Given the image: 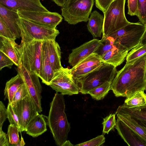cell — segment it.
Listing matches in <instances>:
<instances>
[{
    "label": "cell",
    "instance_id": "37",
    "mask_svg": "<svg viewBox=\"0 0 146 146\" xmlns=\"http://www.w3.org/2000/svg\"><path fill=\"white\" fill-rule=\"evenodd\" d=\"M14 63L12 60L5 54L0 51V70L7 67L11 68Z\"/></svg>",
    "mask_w": 146,
    "mask_h": 146
},
{
    "label": "cell",
    "instance_id": "34",
    "mask_svg": "<svg viewBox=\"0 0 146 146\" xmlns=\"http://www.w3.org/2000/svg\"><path fill=\"white\" fill-rule=\"evenodd\" d=\"M29 94L25 84L21 85L15 94L11 104L14 107L20 100L24 98Z\"/></svg>",
    "mask_w": 146,
    "mask_h": 146
},
{
    "label": "cell",
    "instance_id": "41",
    "mask_svg": "<svg viewBox=\"0 0 146 146\" xmlns=\"http://www.w3.org/2000/svg\"><path fill=\"white\" fill-rule=\"evenodd\" d=\"M7 118V109L2 101H0V129H2L3 124Z\"/></svg>",
    "mask_w": 146,
    "mask_h": 146
},
{
    "label": "cell",
    "instance_id": "10",
    "mask_svg": "<svg viewBox=\"0 0 146 146\" xmlns=\"http://www.w3.org/2000/svg\"><path fill=\"white\" fill-rule=\"evenodd\" d=\"M16 70L23 79L38 112L41 113L42 111L41 104L42 89L38 75L35 73L30 72L22 64L17 67Z\"/></svg>",
    "mask_w": 146,
    "mask_h": 146
},
{
    "label": "cell",
    "instance_id": "40",
    "mask_svg": "<svg viewBox=\"0 0 146 146\" xmlns=\"http://www.w3.org/2000/svg\"><path fill=\"white\" fill-rule=\"evenodd\" d=\"M128 14L132 16L136 15L138 9V0H128Z\"/></svg>",
    "mask_w": 146,
    "mask_h": 146
},
{
    "label": "cell",
    "instance_id": "28",
    "mask_svg": "<svg viewBox=\"0 0 146 146\" xmlns=\"http://www.w3.org/2000/svg\"><path fill=\"white\" fill-rule=\"evenodd\" d=\"M111 82H108L90 91L88 93L92 98L96 100L103 99L111 90Z\"/></svg>",
    "mask_w": 146,
    "mask_h": 146
},
{
    "label": "cell",
    "instance_id": "13",
    "mask_svg": "<svg viewBox=\"0 0 146 146\" xmlns=\"http://www.w3.org/2000/svg\"><path fill=\"white\" fill-rule=\"evenodd\" d=\"M100 40L94 38L72 50L68 56V63L72 67L94 53L98 48Z\"/></svg>",
    "mask_w": 146,
    "mask_h": 146
},
{
    "label": "cell",
    "instance_id": "15",
    "mask_svg": "<svg viewBox=\"0 0 146 146\" xmlns=\"http://www.w3.org/2000/svg\"><path fill=\"white\" fill-rule=\"evenodd\" d=\"M0 19L17 38L21 37V17L17 11L10 10L0 3Z\"/></svg>",
    "mask_w": 146,
    "mask_h": 146
},
{
    "label": "cell",
    "instance_id": "9",
    "mask_svg": "<svg viewBox=\"0 0 146 146\" xmlns=\"http://www.w3.org/2000/svg\"><path fill=\"white\" fill-rule=\"evenodd\" d=\"M56 92L63 95H72L78 94L79 87L73 78L70 69L62 67L54 72L49 86Z\"/></svg>",
    "mask_w": 146,
    "mask_h": 146
},
{
    "label": "cell",
    "instance_id": "23",
    "mask_svg": "<svg viewBox=\"0 0 146 146\" xmlns=\"http://www.w3.org/2000/svg\"><path fill=\"white\" fill-rule=\"evenodd\" d=\"M115 114L117 118L133 131L146 143V133L136 119L128 114L118 113Z\"/></svg>",
    "mask_w": 146,
    "mask_h": 146
},
{
    "label": "cell",
    "instance_id": "8",
    "mask_svg": "<svg viewBox=\"0 0 146 146\" xmlns=\"http://www.w3.org/2000/svg\"><path fill=\"white\" fill-rule=\"evenodd\" d=\"M21 41L27 42L34 40L43 41L55 39L60 32L56 29L41 25L21 18Z\"/></svg>",
    "mask_w": 146,
    "mask_h": 146
},
{
    "label": "cell",
    "instance_id": "45",
    "mask_svg": "<svg viewBox=\"0 0 146 146\" xmlns=\"http://www.w3.org/2000/svg\"><path fill=\"white\" fill-rule=\"evenodd\" d=\"M136 119L139 123L142 126L143 130L146 133V121L138 120L136 119Z\"/></svg>",
    "mask_w": 146,
    "mask_h": 146
},
{
    "label": "cell",
    "instance_id": "30",
    "mask_svg": "<svg viewBox=\"0 0 146 146\" xmlns=\"http://www.w3.org/2000/svg\"><path fill=\"white\" fill-rule=\"evenodd\" d=\"M146 53V45H138L128 52L126 57V62L133 60Z\"/></svg>",
    "mask_w": 146,
    "mask_h": 146
},
{
    "label": "cell",
    "instance_id": "48",
    "mask_svg": "<svg viewBox=\"0 0 146 146\" xmlns=\"http://www.w3.org/2000/svg\"><path fill=\"white\" fill-rule=\"evenodd\" d=\"M145 75H146V72H145Z\"/></svg>",
    "mask_w": 146,
    "mask_h": 146
},
{
    "label": "cell",
    "instance_id": "7",
    "mask_svg": "<svg viewBox=\"0 0 146 146\" xmlns=\"http://www.w3.org/2000/svg\"><path fill=\"white\" fill-rule=\"evenodd\" d=\"M42 41L34 40L30 42L21 41L20 45L21 63L31 72L39 76Z\"/></svg>",
    "mask_w": 146,
    "mask_h": 146
},
{
    "label": "cell",
    "instance_id": "29",
    "mask_svg": "<svg viewBox=\"0 0 146 146\" xmlns=\"http://www.w3.org/2000/svg\"><path fill=\"white\" fill-rule=\"evenodd\" d=\"M100 40V44L94 53L101 57L113 47L115 41L114 39L110 36H102V39Z\"/></svg>",
    "mask_w": 146,
    "mask_h": 146
},
{
    "label": "cell",
    "instance_id": "44",
    "mask_svg": "<svg viewBox=\"0 0 146 146\" xmlns=\"http://www.w3.org/2000/svg\"><path fill=\"white\" fill-rule=\"evenodd\" d=\"M58 6L62 7L65 4L66 0H52Z\"/></svg>",
    "mask_w": 146,
    "mask_h": 146
},
{
    "label": "cell",
    "instance_id": "5",
    "mask_svg": "<svg viewBox=\"0 0 146 146\" xmlns=\"http://www.w3.org/2000/svg\"><path fill=\"white\" fill-rule=\"evenodd\" d=\"M94 0H66L62 7V15L70 25L88 21Z\"/></svg>",
    "mask_w": 146,
    "mask_h": 146
},
{
    "label": "cell",
    "instance_id": "43",
    "mask_svg": "<svg viewBox=\"0 0 146 146\" xmlns=\"http://www.w3.org/2000/svg\"><path fill=\"white\" fill-rule=\"evenodd\" d=\"M146 45V28L140 43L138 45Z\"/></svg>",
    "mask_w": 146,
    "mask_h": 146
},
{
    "label": "cell",
    "instance_id": "26",
    "mask_svg": "<svg viewBox=\"0 0 146 146\" xmlns=\"http://www.w3.org/2000/svg\"><path fill=\"white\" fill-rule=\"evenodd\" d=\"M101 57L95 53H93L80 61L77 64L70 69L71 71L81 69L92 66L103 62Z\"/></svg>",
    "mask_w": 146,
    "mask_h": 146
},
{
    "label": "cell",
    "instance_id": "24",
    "mask_svg": "<svg viewBox=\"0 0 146 146\" xmlns=\"http://www.w3.org/2000/svg\"><path fill=\"white\" fill-rule=\"evenodd\" d=\"M24 84L23 79L18 73L6 82L4 92L5 98L8 100V103L11 104L15 94Z\"/></svg>",
    "mask_w": 146,
    "mask_h": 146
},
{
    "label": "cell",
    "instance_id": "25",
    "mask_svg": "<svg viewBox=\"0 0 146 146\" xmlns=\"http://www.w3.org/2000/svg\"><path fill=\"white\" fill-rule=\"evenodd\" d=\"M118 113L128 114L135 119L146 121V105L131 107L124 103L118 107L115 114Z\"/></svg>",
    "mask_w": 146,
    "mask_h": 146
},
{
    "label": "cell",
    "instance_id": "46",
    "mask_svg": "<svg viewBox=\"0 0 146 146\" xmlns=\"http://www.w3.org/2000/svg\"><path fill=\"white\" fill-rule=\"evenodd\" d=\"M25 142L21 136V141H19L17 144H15L12 146H23L25 145Z\"/></svg>",
    "mask_w": 146,
    "mask_h": 146
},
{
    "label": "cell",
    "instance_id": "32",
    "mask_svg": "<svg viewBox=\"0 0 146 146\" xmlns=\"http://www.w3.org/2000/svg\"><path fill=\"white\" fill-rule=\"evenodd\" d=\"M115 114H110L103 119L102 122L103 133L108 134L116 125Z\"/></svg>",
    "mask_w": 146,
    "mask_h": 146
},
{
    "label": "cell",
    "instance_id": "42",
    "mask_svg": "<svg viewBox=\"0 0 146 146\" xmlns=\"http://www.w3.org/2000/svg\"><path fill=\"white\" fill-rule=\"evenodd\" d=\"M10 144L8 135L2 130L0 129V146H9Z\"/></svg>",
    "mask_w": 146,
    "mask_h": 146
},
{
    "label": "cell",
    "instance_id": "11",
    "mask_svg": "<svg viewBox=\"0 0 146 146\" xmlns=\"http://www.w3.org/2000/svg\"><path fill=\"white\" fill-rule=\"evenodd\" d=\"M19 17L36 24L51 29H56L62 21L61 15L56 12L20 10L17 11Z\"/></svg>",
    "mask_w": 146,
    "mask_h": 146
},
{
    "label": "cell",
    "instance_id": "14",
    "mask_svg": "<svg viewBox=\"0 0 146 146\" xmlns=\"http://www.w3.org/2000/svg\"><path fill=\"white\" fill-rule=\"evenodd\" d=\"M0 3L13 11L26 10L35 11H49L40 0H0Z\"/></svg>",
    "mask_w": 146,
    "mask_h": 146
},
{
    "label": "cell",
    "instance_id": "33",
    "mask_svg": "<svg viewBox=\"0 0 146 146\" xmlns=\"http://www.w3.org/2000/svg\"><path fill=\"white\" fill-rule=\"evenodd\" d=\"M136 15L140 22L146 27V0H138V9Z\"/></svg>",
    "mask_w": 146,
    "mask_h": 146
},
{
    "label": "cell",
    "instance_id": "49",
    "mask_svg": "<svg viewBox=\"0 0 146 146\" xmlns=\"http://www.w3.org/2000/svg\"><path fill=\"white\" fill-rule=\"evenodd\" d=\"M114 0H113V1H114Z\"/></svg>",
    "mask_w": 146,
    "mask_h": 146
},
{
    "label": "cell",
    "instance_id": "31",
    "mask_svg": "<svg viewBox=\"0 0 146 146\" xmlns=\"http://www.w3.org/2000/svg\"><path fill=\"white\" fill-rule=\"evenodd\" d=\"M19 129L15 125L10 124L8 126L7 135L11 145L17 144L19 141Z\"/></svg>",
    "mask_w": 146,
    "mask_h": 146
},
{
    "label": "cell",
    "instance_id": "4",
    "mask_svg": "<svg viewBox=\"0 0 146 146\" xmlns=\"http://www.w3.org/2000/svg\"><path fill=\"white\" fill-rule=\"evenodd\" d=\"M125 1H113L104 13V20L102 36H109L112 33L131 23L127 20L125 15Z\"/></svg>",
    "mask_w": 146,
    "mask_h": 146
},
{
    "label": "cell",
    "instance_id": "20",
    "mask_svg": "<svg viewBox=\"0 0 146 146\" xmlns=\"http://www.w3.org/2000/svg\"><path fill=\"white\" fill-rule=\"evenodd\" d=\"M45 41L49 59L52 68L55 72L62 67L61 62L60 48L55 39Z\"/></svg>",
    "mask_w": 146,
    "mask_h": 146
},
{
    "label": "cell",
    "instance_id": "6",
    "mask_svg": "<svg viewBox=\"0 0 146 146\" xmlns=\"http://www.w3.org/2000/svg\"><path fill=\"white\" fill-rule=\"evenodd\" d=\"M146 28L140 22L130 23L109 36L129 51L139 44Z\"/></svg>",
    "mask_w": 146,
    "mask_h": 146
},
{
    "label": "cell",
    "instance_id": "27",
    "mask_svg": "<svg viewBox=\"0 0 146 146\" xmlns=\"http://www.w3.org/2000/svg\"><path fill=\"white\" fill-rule=\"evenodd\" d=\"M124 103L131 107L146 105V94L144 91L138 92L129 98H126Z\"/></svg>",
    "mask_w": 146,
    "mask_h": 146
},
{
    "label": "cell",
    "instance_id": "21",
    "mask_svg": "<svg viewBox=\"0 0 146 146\" xmlns=\"http://www.w3.org/2000/svg\"><path fill=\"white\" fill-rule=\"evenodd\" d=\"M46 116L38 113L28 123L25 131L27 134L36 137L41 135L47 130V118Z\"/></svg>",
    "mask_w": 146,
    "mask_h": 146
},
{
    "label": "cell",
    "instance_id": "47",
    "mask_svg": "<svg viewBox=\"0 0 146 146\" xmlns=\"http://www.w3.org/2000/svg\"><path fill=\"white\" fill-rule=\"evenodd\" d=\"M70 142V141L68 140L66 141L62 145V146H74Z\"/></svg>",
    "mask_w": 146,
    "mask_h": 146
},
{
    "label": "cell",
    "instance_id": "3",
    "mask_svg": "<svg viewBox=\"0 0 146 146\" xmlns=\"http://www.w3.org/2000/svg\"><path fill=\"white\" fill-rule=\"evenodd\" d=\"M117 72L116 67L103 62L97 68L76 82L80 92L82 94H88L90 90L107 82H112Z\"/></svg>",
    "mask_w": 146,
    "mask_h": 146
},
{
    "label": "cell",
    "instance_id": "1",
    "mask_svg": "<svg viewBox=\"0 0 146 146\" xmlns=\"http://www.w3.org/2000/svg\"><path fill=\"white\" fill-rule=\"evenodd\" d=\"M146 53L129 62L117 72L111 90L116 97L128 98L146 88Z\"/></svg>",
    "mask_w": 146,
    "mask_h": 146
},
{
    "label": "cell",
    "instance_id": "17",
    "mask_svg": "<svg viewBox=\"0 0 146 146\" xmlns=\"http://www.w3.org/2000/svg\"><path fill=\"white\" fill-rule=\"evenodd\" d=\"M115 128L119 135L129 146H146V143L136 134L117 118Z\"/></svg>",
    "mask_w": 146,
    "mask_h": 146
},
{
    "label": "cell",
    "instance_id": "35",
    "mask_svg": "<svg viewBox=\"0 0 146 146\" xmlns=\"http://www.w3.org/2000/svg\"><path fill=\"white\" fill-rule=\"evenodd\" d=\"M7 118L10 124L15 125L19 129V132H21V127L19 118L14 110L11 104L8 103L7 108Z\"/></svg>",
    "mask_w": 146,
    "mask_h": 146
},
{
    "label": "cell",
    "instance_id": "36",
    "mask_svg": "<svg viewBox=\"0 0 146 146\" xmlns=\"http://www.w3.org/2000/svg\"><path fill=\"white\" fill-rule=\"evenodd\" d=\"M105 141V138L103 135H101L89 141L74 145L77 146H99Z\"/></svg>",
    "mask_w": 146,
    "mask_h": 146
},
{
    "label": "cell",
    "instance_id": "18",
    "mask_svg": "<svg viewBox=\"0 0 146 146\" xmlns=\"http://www.w3.org/2000/svg\"><path fill=\"white\" fill-rule=\"evenodd\" d=\"M15 40L0 36V51L10 58L17 67L21 65L20 45Z\"/></svg>",
    "mask_w": 146,
    "mask_h": 146
},
{
    "label": "cell",
    "instance_id": "19",
    "mask_svg": "<svg viewBox=\"0 0 146 146\" xmlns=\"http://www.w3.org/2000/svg\"><path fill=\"white\" fill-rule=\"evenodd\" d=\"M54 72L51 66L47 52L45 40L42 41L41 46L40 64L39 77L43 83L49 86L52 79Z\"/></svg>",
    "mask_w": 146,
    "mask_h": 146
},
{
    "label": "cell",
    "instance_id": "16",
    "mask_svg": "<svg viewBox=\"0 0 146 146\" xmlns=\"http://www.w3.org/2000/svg\"><path fill=\"white\" fill-rule=\"evenodd\" d=\"M128 51L126 48L115 42L113 47L103 55L101 57V59L104 62L116 67L123 63Z\"/></svg>",
    "mask_w": 146,
    "mask_h": 146
},
{
    "label": "cell",
    "instance_id": "2",
    "mask_svg": "<svg viewBox=\"0 0 146 146\" xmlns=\"http://www.w3.org/2000/svg\"><path fill=\"white\" fill-rule=\"evenodd\" d=\"M64 95L56 92L50 104L47 117V125L56 145L62 146L67 140L70 130L65 112V105Z\"/></svg>",
    "mask_w": 146,
    "mask_h": 146
},
{
    "label": "cell",
    "instance_id": "39",
    "mask_svg": "<svg viewBox=\"0 0 146 146\" xmlns=\"http://www.w3.org/2000/svg\"><path fill=\"white\" fill-rule=\"evenodd\" d=\"M95 5L97 8L104 13L113 0H95Z\"/></svg>",
    "mask_w": 146,
    "mask_h": 146
},
{
    "label": "cell",
    "instance_id": "38",
    "mask_svg": "<svg viewBox=\"0 0 146 146\" xmlns=\"http://www.w3.org/2000/svg\"><path fill=\"white\" fill-rule=\"evenodd\" d=\"M0 36L15 40L17 39L0 19Z\"/></svg>",
    "mask_w": 146,
    "mask_h": 146
},
{
    "label": "cell",
    "instance_id": "22",
    "mask_svg": "<svg viewBox=\"0 0 146 146\" xmlns=\"http://www.w3.org/2000/svg\"><path fill=\"white\" fill-rule=\"evenodd\" d=\"M104 20V16L97 11H94L91 13L87 26L94 38L101 37L103 32Z\"/></svg>",
    "mask_w": 146,
    "mask_h": 146
},
{
    "label": "cell",
    "instance_id": "12",
    "mask_svg": "<svg viewBox=\"0 0 146 146\" xmlns=\"http://www.w3.org/2000/svg\"><path fill=\"white\" fill-rule=\"evenodd\" d=\"M19 119L21 131H25L28 123L39 113L29 94L13 107Z\"/></svg>",
    "mask_w": 146,
    "mask_h": 146
}]
</instances>
